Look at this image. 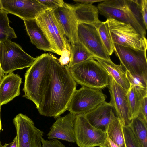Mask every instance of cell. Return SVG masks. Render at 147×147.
Returning a JSON list of instances; mask_svg holds the SVG:
<instances>
[{"instance_id": "1", "label": "cell", "mask_w": 147, "mask_h": 147, "mask_svg": "<svg viewBox=\"0 0 147 147\" xmlns=\"http://www.w3.org/2000/svg\"><path fill=\"white\" fill-rule=\"evenodd\" d=\"M77 83L67 66H63L53 55L51 74L41 102L38 109L40 114L57 118L67 109L76 90Z\"/></svg>"}, {"instance_id": "2", "label": "cell", "mask_w": 147, "mask_h": 147, "mask_svg": "<svg viewBox=\"0 0 147 147\" xmlns=\"http://www.w3.org/2000/svg\"><path fill=\"white\" fill-rule=\"evenodd\" d=\"M53 55L44 53L36 58L25 74L23 96L33 102L38 109L50 77Z\"/></svg>"}, {"instance_id": "3", "label": "cell", "mask_w": 147, "mask_h": 147, "mask_svg": "<svg viewBox=\"0 0 147 147\" xmlns=\"http://www.w3.org/2000/svg\"><path fill=\"white\" fill-rule=\"evenodd\" d=\"M140 0H104L97 7L107 19H114L131 26L143 37L146 29L140 12Z\"/></svg>"}, {"instance_id": "4", "label": "cell", "mask_w": 147, "mask_h": 147, "mask_svg": "<svg viewBox=\"0 0 147 147\" xmlns=\"http://www.w3.org/2000/svg\"><path fill=\"white\" fill-rule=\"evenodd\" d=\"M92 57L68 68L76 83L82 86L102 90L108 85L109 75Z\"/></svg>"}, {"instance_id": "5", "label": "cell", "mask_w": 147, "mask_h": 147, "mask_svg": "<svg viewBox=\"0 0 147 147\" xmlns=\"http://www.w3.org/2000/svg\"><path fill=\"white\" fill-rule=\"evenodd\" d=\"M10 40L0 42V64L5 75L30 67L36 59Z\"/></svg>"}, {"instance_id": "6", "label": "cell", "mask_w": 147, "mask_h": 147, "mask_svg": "<svg viewBox=\"0 0 147 147\" xmlns=\"http://www.w3.org/2000/svg\"><path fill=\"white\" fill-rule=\"evenodd\" d=\"M113 43L136 50L146 51V37L130 25L113 19H107Z\"/></svg>"}, {"instance_id": "7", "label": "cell", "mask_w": 147, "mask_h": 147, "mask_svg": "<svg viewBox=\"0 0 147 147\" xmlns=\"http://www.w3.org/2000/svg\"><path fill=\"white\" fill-rule=\"evenodd\" d=\"M36 20L49 42L54 53L61 55L67 39L54 11L46 9Z\"/></svg>"}, {"instance_id": "8", "label": "cell", "mask_w": 147, "mask_h": 147, "mask_svg": "<svg viewBox=\"0 0 147 147\" xmlns=\"http://www.w3.org/2000/svg\"><path fill=\"white\" fill-rule=\"evenodd\" d=\"M114 51L125 70L147 80L146 51L138 50L114 43Z\"/></svg>"}, {"instance_id": "9", "label": "cell", "mask_w": 147, "mask_h": 147, "mask_svg": "<svg viewBox=\"0 0 147 147\" xmlns=\"http://www.w3.org/2000/svg\"><path fill=\"white\" fill-rule=\"evenodd\" d=\"M106 98L102 90L82 86L75 92L67 110L76 115L84 114L105 102Z\"/></svg>"}, {"instance_id": "10", "label": "cell", "mask_w": 147, "mask_h": 147, "mask_svg": "<svg viewBox=\"0 0 147 147\" xmlns=\"http://www.w3.org/2000/svg\"><path fill=\"white\" fill-rule=\"evenodd\" d=\"M13 122L16 130L18 147H42L44 132L35 127L31 119L19 113L14 118Z\"/></svg>"}, {"instance_id": "11", "label": "cell", "mask_w": 147, "mask_h": 147, "mask_svg": "<svg viewBox=\"0 0 147 147\" xmlns=\"http://www.w3.org/2000/svg\"><path fill=\"white\" fill-rule=\"evenodd\" d=\"M74 129L76 142L79 147L100 146L107 138L106 132L92 125L84 114L76 115Z\"/></svg>"}, {"instance_id": "12", "label": "cell", "mask_w": 147, "mask_h": 147, "mask_svg": "<svg viewBox=\"0 0 147 147\" xmlns=\"http://www.w3.org/2000/svg\"><path fill=\"white\" fill-rule=\"evenodd\" d=\"M77 35L78 40L95 57L110 59L95 27L89 24L78 23Z\"/></svg>"}, {"instance_id": "13", "label": "cell", "mask_w": 147, "mask_h": 147, "mask_svg": "<svg viewBox=\"0 0 147 147\" xmlns=\"http://www.w3.org/2000/svg\"><path fill=\"white\" fill-rule=\"evenodd\" d=\"M1 9L24 20L36 19L48 9L37 0H0Z\"/></svg>"}, {"instance_id": "14", "label": "cell", "mask_w": 147, "mask_h": 147, "mask_svg": "<svg viewBox=\"0 0 147 147\" xmlns=\"http://www.w3.org/2000/svg\"><path fill=\"white\" fill-rule=\"evenodd\" d=\"M110 95V103L112 106L116 117L123 126H129L131 123L127 99L128 90L120 86L109 76L108 85Z\"/></svg>"}, {"instance_id": "15", "label": "cell", "mask_w": 147, "mask_h": 147, "mask_svg": "<svg viewBox=\"0 0 147 147\" xmlns=\"http://www.w3.org/2000/svg\"><path fill=\"white\" fill-rule=\"evenodd\" d=\"M76 115L70 113L63 117H58L47 134L48 138L76 142L74 128Z\"/></svg>"}, {"instance_id": "16", "label": "cell", "mask_w": 147, "mask_h": 147, "mask_svg": "<svg viewBox=\"0 0 147 147\" xmlns=\"http://www.w3.org/2000/svg\"><path fill=\"white\" fill-rule=\"evenodd\" d=\"M54 11L71 45L74 44L78 40L77 30L78 22L71 5L64 2L62 6Z\"/></svg>"}, {"instance_id": "17", "label": "cell", "mask_w": 147, "mask_h": 147, "mask_svg": "<svg viewBox=\"0 0 147 147\" xmlns=\"http://www.w3.org/2000/svg\"><path fill=\"white\" fill-rule=\"evenodd\" d=\"M113 111L111 104L105 101L84 115L92 125L106 131L109 122L116 116Z\"/></svg>"}, {"instance_id": "18", "label": "cell", "mask_w": 147, "mask_h": 147, "mask_svg": "<svg viewBox=\"0 0 147 147\" xmlns=\"http://www.w3.org/2000/svg\"><path fill=\"white\" fill-rule=\"evenodd\" d=\"M22 78L13 73L5 75L0 82V105L6 104L20 94Z\"/></svg>"}, {"instance_id": "19", "label": "cell", "mask_w": 147, "mask_h": 147, "mask_svg": "<svg viewBox=\"0 0 147 147\" xmlns=\"http://www.w3.org/2000/svg\"><path fill=\"white\" fill-rule=\"evenodd\" d=\"M71 6L78 23L91 25L97 29L102 22L98 18L99 12L97 7L92 4L80 3Z\"/></svg>"}, {"instance_id": "20", "label": "cell", "mask_w": 147, "mask_h": 147, "mask_svg": "<svg viewBox=\"0 0 147 147\" xmlns=\"http://www.w3.org/2000/svg\"><path fill=\"white\" fill-rule=\"evenodd\" d=\"M23 21L31 43L40 50L54 53L49 42L36 19Z\"/></svg>"}, {"instance_id": "21", "label": "cell", "mask_w": 147, "mask_h": 147, "mask_svg": "<svg viewBox=\"0 0 147 147\" xmlns=\"http://www.w3.org/2000/svg\"><path fill=\"white\" fill-rule=\"evenodd\" d=\"M92 58L101 65L117 83L123 88L129 89L130 84L126 76V70L122 65L115 64L111 59H105L95 56Z\"/></svg>"}, {"instance_id": "22", "label": "cell", "mask_w": 147, "mask_h": 147, "mask_svg": "<svg viewBox=\"0 0 147 147\" xmlns=\"http://www.w3.org/2000/svg\"><path fill=\"white\" fill-rule=\"evenodd\" d=\"M126 96L129 118L131 121L138 115L142 101L147 96V88L131 86Z\"/></svg>"}, {"instance_id": "23", "label": "cell", "mask_w": 147, "mask_h": 147, "mask_svg": "<svg viewBox=\"0 0 147 147\" xmlns=\"http://www.w3.org/2000/svg\"><path fill=\"white\" fill-rule=\"evenodd\" d=\"M123 127L120 119L115 116L110 121L106 130L109 138L119 147H126Z\"/></svg>"}, {"instance_id": "24", "label": "cell", "mask_w": 147, "mask_h": 147, "mask_svg": "<svg viewBox=\"0 0 147 147\" xmlns=\"http://www.w3.org/2000/svg\"><path fill=\"white\" fill-rule=\"evenodd\" d=\"M129 126L142 147H147V121L141 115L131 119Z\"/></svg>"}, {"instance_id": "25", "label": "cell", "mask_w": 147, "mask_h": 147, "mask_svg": "<svg viewBox=\"0 0 147 147\" xmlns=\"http://www.w3.org/2000/svg\"><path fill=\"white\" fill-rule=\"evenodd\" d=\"M94 56L78 40L74 44L71 45L70 61L67 66L69 68Z\"/></svg>"}, {"instance_id": "26", "label": "cell", "mask_w": 147, "mask_h": 147, "mask_svg": "<svg viewBox=\"0 0 147 147\" xmlns=\"http://www.w3.org/2000/svg\"><path fill=\"white\" fill-rule=\"evenodd\" d=\"M8 13L3 9H0V42L10 40L17 38L14 29L9 25Z\"/></svg>"}, {"instance_id": "27", "label": "cell", "mask_w": 147, "mask_h": 147, "mask_svg": "<svg viewBox=\"0 0 147 147\" xmlns=\"http://www.w3.org/2000/svg\"><path fill=\"white\" fill-rule=\"evenodd\" d=\"M103 44L109 56L114 51V43L111 38L107 20L102 22L97 28Z\"/></svg>"}, {"instance_id": "28", "label": "cell", "mask_w": 147, "mask_h": 147, "mask_svg": "<svg viewBox=\"0 0 147 147\" xmlns=\"http://www.w3.org/2000/svg\"><path fill=\"white\" fill-rule=\"evenodd\" d=\"M123 129L126 147H142L129 126H123Z\"/></svg>"}, {"instance_id": "29", "label": "cell", "mask_w": 147, "mask_h": 147, "mask_svg": "<svg viewBox=\"0 0 147 147\" xmlns=\"http://www.w3.org/2000/svg\"><path fill=\"white\" fill-rule=\"evenodd\" d=\"M127 77L130 86H134L141 88H147V80L143 77L131 74L129 71L126 70Z\"/></svg>"}, {"instance_id": "30", "label": "cell", "mask_w": 147, "mask_h": 147, "mask_svg": "<svg viewBox=\"0 0 147 147\" xmlns=\"http://www.w3.org/2000/svg\"><path fill=\"white\" fill-rule=\"evenodd\" d=\"M71 52V44L68 40L67 39L65 48L62 51L61 57L58 59L61 65H68L70 61Z\"/></svg>"}, {"instance_id": "31", "label": "cell", "mask_w": 147, "mask_h": 147, "mask_svg": "<svg viewBox=\"0 0 147 147\" xmlns=\"http://www.w3.org/2000/svg\"><path fill=\"white\" fill-rule=\"evenodd\" d=\"M37 0L48 9L53 11L61 7L65 2L62 0Z\"/></svg>"}, {"instance_id": "32", "label": "cell", "mask_w": 147, "mask_h": 147, "mask_svg": "<svg viewBox=\"0 0 147 147\" xmlns=\"http://www.w3.org/2000/svg\"><path fill=\"white\" fill-rule=\"evenodd\" d=\"M140 12L146 30L147 29V0H140Z\"/></svg>"}, {"instance_id": "33", "label": "cell", "mask_w": 147, "mask_h": 147, "mask_svg": "<svg viewBox=\"0 0 147 147\" xmlns=\"http://www.w3.org/2000/svg\"><path fill=\"white\" fill-rule=\"evenodd\" d=\"M42 147H66L59 141L56 139H52L48 140L43 139Z\"/></svg>"}, {"instance_id": "34", "label": "cell", "mask_w": 147, "mask_h": 147, "mask_svg": "<svg viewBox=\"0 0 147 147\" xmlns=\"http://www.w3.org/2000/svg\"><path fill=\"white\" fill-rule=\"evenodd\" d=\"M147 96L143 99L140 108L138 115L142 117L147 121Z\"/></svg>"}, {"instance_id": "35", "label": "cell", "mask_w": 147, "mask_h": 147, "mask_svg": "<svg viewBox=\"0 0 147 147\" xmlns=\"http://www.w3.org/2000/svg\"><path fill=\"white\" fill-rule=\"evenodd\" d=\"M99 147H119L112 141L107 135L106 139L104 143Z\"/></svg>"}, {"instance_id": "36", "label": "cell", "mask_w": 147, "mask_h": 147, "mask_svg": "<svg viewBox=\"0 0 147 147\" xmlns=\"http://www.w3.org/2000/svg\"><path fill=\"white\" fill-rule=\"evenodd\" d=\"M104 0H73L77 3H85V4H93L96 2H101Z\"/></svg>"}, {"instance_id": "37", "label": "cell", "mask_w": 147, "mask_h": 147, "mask_svg": "<svg viewBox=\"0 0 147 147\" xmlns=\"http://www.w3.org/2000/svg\"><path fill=\"white\" fill-rule=\"evenodd\" d=\"M2 147H18L17 141L16 137L13 141L9 143H6L2 146Z\"/></svg>"}, {"instance_id": "38", "label": "cell", "mask_w": 147, "mask_h": 147, "mask_svg": "<svg viewBox=\"0 0 147 147\" xmlns=\"http://www.w3.org/2000/svg\"><path fill=\"white\" fill-rule=\"evenodd\" d=\"M5 75L4 74V73L3 72L2 70L1 69L0 64V82Z\"/></svg>"}, {"instance_id": "39", "label": "cell", "mask_w": 147, "mask_h": 147, "mask_svg": "<svg viewBox=\"0 0 147 147\" xmlns=\"http://www.w3.org/2000/svg\"><path fill=\"white\" fill-rule=\"evenodd\" d=\"M1 106L0 105V132L1 130L2 129V126H1V116H0V111H1Z\"/></svg>"}, {"instance_id": "40", "label": "cell", "mask_w": 147, "mask_h": 147, "mask_svg": "<svg viewBox=\"0 0 147 147\" xmlns=\"http://www.w3.org/2000/svg\"><path fill=\"white\" fill-rule=\"evenodd\" d=\"M2 145L1 142L0 140V147H2Z\"/></svg>"}, {"instance_id": "41", "label": "cell", "mask_w": 147, "mask_h": 147, "mask_svg": "<svg viewBox=\"0 0 147 147\" xmlns=\"http://www.w3.org/2000/svg\"><path fill=\"white\" fill-rule=\"evenodd\" d=\"M1 9V5H0V9Z\"/></svg>"}]
</instances>
